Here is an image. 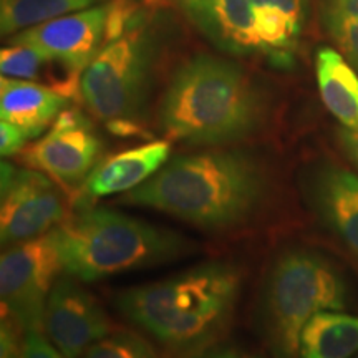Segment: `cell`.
<instances>
[{
	"instance_id": "cell-1",
	"label": "cell",
	"mask_w": 358,
	"mask_h": 358,
	"mask_svg": "<svg viewBox=\"0 0 358 358\" xmlns=\"http://www.w3.org/2000/svg\"><path fill=\"white\" fill-rule=\"evenodd\" d=\"M271 192L256 156L208 150L176 156L124 196V203L166 213L204 231H232L254 221Z\"/></svg>"
},
{
	"instance_id": "cell-2",
	"label": "cell",
	"mask_w": 358,
	"mask_h": 358,
	"mask_svg": "<svg viewBox=\"0 0 358 358\" xmlns=\"http://www.w3.org/2000/svg\"><path fill=\"white\" fill-rule=\"evenodd\" d=\"M243 277L231 262H204L166 279L124 289L116 308L174 355L217 343L239 299Z\"/></svg>"
},
{
	"instance_id": "cell-3",
	"label": "cell",
	"mask_w": 358,
	"mask_h": 358,
	"mask_svg": "<svg viewBox=\"0 0 358 358\" xmlns=\"http://www.w3.org/2000/svg\"><path fill=\"white\" fill-rule=\"evenodd\" d=\"M267 101L239 65L196 55L174 71L161 101L159 120L174 140L191 145H231L266 122Z\"/></svg>"
},
{
	"instance_id": "cell-4",
	"label": "cell",
	"mask_w": 358,
	"mask_h": 358,
	"mask_svg": "<svg viewBox=\"0 0 358 358\" xmlns=\"http://www.w3.org/2000/svg\"><path fill=\"white\" fill-rule=\"evenodd\" d=\"M50 236L65 274L82 282L163 266L194 250L179 232L108 208L66 216Z\"/></svg>"
},
{
	"instance_id": "cell-5",
	"label": "cell",
	"mask_w": 358,
	"mask_h": 358,
	"mask_svg": "<svg viewBox=\"0 0 358 358\" xmlns=\"http://www.w3.org/2000/svg\"><path fill=\"white\" fill-rule=\"evenodd\" d=\"M350 292L334 262L310 249L282 250L264 277L256 307L259 337L274 358H299L302 329L315 313L345 310Z\"/></svg>"
},
{
	"instance_id": "cell-6",
	"label": "cell",
	"mask_w": 358,
	"mask_h": 358,
	"mask_svg": "<svg viewBox=\"0 0 358 358\" xmlns=\"http://www.w3.org/2000/svg\"><path fill=\"white\" fill-rule=\"evenodd\" d=\"M153 37L136 13L127 30L103 43L80 80V96L90 113L118 134L133 131L131 118L145 101L153 70Z\"/></svg>"
},
{
	"instance_id": "cell-7",
	"label": "cell",
	"mask_w": 358,
	"mask_h": 358,
	"mask_svg": "<svg viewBox=\"0 0 358 358\" xmlns=\"http://www.w3.org/2000/svg\"><path fill=\"white\" fill-rule=\"evenodd\" d=\"M64 271L50 232L8 245L0 257L2 319L22 332H43L48 295Z\"/></svg>"
},
{
	"instance_id": "cell-8",
	"label": "cell",
	"mask_w": 358,
	"mask_h": 358,
	"mask_svg": "<svg viewBox=\"0 0 358 358\" xmlns=\"http://www.w3.org/2000/svg\"><path fill=\"white\" fill-rule=\"evenodd\" d=\"M0 189V239L6 248L48 234L66 219L64 196L42 171L3 161Z\"/></svg>"
},
{
	"instance_id": "cell-9",
	"label": "cell",
	"mask_w": 358,
	"mask_h": 358,
	"mask_svg": "<svg viewBox=\"0 0 358 358\" xmlns=\"http://www.w3.org/2000/svg\"><path fill=\"white\" fill-rule=\"evenodd\" d=\"M101 140L80 110H64L45 136L19 153L22 164L64 186L83 185L100 163Z\"/></svg>"
},
{
	"instance_id": "cell-10",
	"label": "cell",
	"mask_w": 358,
	"mask_h": 358,
	"mask_svg": "<svg viewBox=\"0 0 358 358\" xmlns=\"http://www.w3.org/2000/svg\"><path fill=\"white\" fill-rule=\"evenodd\" d=\"M110 3L85 8L15 34L10 43L34 47L70 77L82 75L105 42Z\"/></svg>"
},
{
	"instance_id": "cell-11",
	"label": "cell",
	"mask_w": 358,
	"mask_h": 358,
	"mask_svg": "<svg viewBox=\"0 0 358 358\" xmlns=\"http://www.w3.org/2000/svg\"><path fill=\"white\" fill-rule=\"evenodd\" d=\"M111 332L105 308L69 274L58 277L48 295L43 334L66 358H80Z\"/></svg>"
},
{
	"instance_id": "cell-12",
	"label": "cell",
	"mask_w": 358,
	"mask_h": 358,
	"mask_svg": "<svg viewBox=\"0 0 358 358\" xmlns=\"http://www.w3.org/2000/svg\"><path fill=\"white\" fill-rule=\"evenodd\" d=\"M307 199L319 221L358 257V176L334 164L307 174Z\"/></svg>"
},
{
	"instance_id": "cell-13",
	"label": "cell",
	"mask_w": 358,
	"mask_h": 358,
	"mask_svg": "<svg viewBox=\"0 0 358 358\" xmlns=\"http://www.w3.org/2000/svg\"><path fill=\"white\" fill-rule=\"evenodd\" d=\"M185 15L217 48L234 55H261L256 0H176Z\"/></svg>"
},
{
	"instance_id": "cell-14",
	"label": "cell",
	"mask_w": 358,
	"mask_h": 358,
	"mask_svg": "<svg viewBox=\"0 0 358 358\" xmlns=\"http://www.w3.org/2000/svg\"><path fill=\"white\" fill-rule=\"evenodd\" d=\"M169 153V141H151L100 159L82 185L85 199L129 192L158 173L168 163Z\"/></svg>"
},
{
	"instance_id": "cell-15",
	"label": "cell",
	"mask_w": 358,
	"mask_h": 358,
	"mask_svg": "<svg viewBox=\"0 0 358 358\" xmlns=\"http://www.w3.org/2000/svg\"><path fill=\"white\" fill-rule=\"evenodd\" d=\"M69 98L48 85L2 77L0 116L24 129L29 138H38L64 111Z\"/></svg>"
},
{
	"instance_id": "cell-16",
	"label": "cell",
	"mask_w": 358,
	"mask_h": 358,
	"mask_svg": "<svg viewBox=\"0 0 358 358\" xmlns=\"http://www.w3.org/2000/svg\"><path fill=\"white\" fill-rule=\"evenodd\" d=\"M307 0H256V37L262 55L287 64L297 48Z\"/></svg>"
},
{
	"instance_id": "cell-17",
	"label": "cell",
	"mask_w": 358,
	"mask_h": 358,
	"mask_svg": "<svg viewBox=\"0 0 358 358\" xmlns=\"http://www.w3.org/2000/svg\"><path fill=\"white\" fill-rule=\"evenodd\" d=\"M317 83L327 110L343 128L358 129V73L342 53L319 48L315 57Z\"/></svg>"
},
{
	"instance_id": "cell-18",
	"label": "cell",
	"mask_w": 358,
	"mask_h": 358,
	"mask_svg": "<svg viewBox=\"0 0 358 358\" xmlns=\"http://www.w3.org/2000/svg\"><path fill=\"white\" fill-rule=\"evenodd\" d=\"M358 353V317L342 310L319 312L299 340V358H352Z\"/></svg>"
},
{
	"instance_id": "cell-19",
	"label": "cell",
	"mask_w": 358,
	"mask_h": 358,
	"mask_svg": "<svg viewBox=\"0 0 358 358\" xmlns=\"http://www.w3.org/2000/svg\"><path fill=\"white\" fill-rule=\"evenodd\" d=\"M103 0H0L2 35L19 34L45 22L100 6Z\"/></svg>"
},
{
	"instance_id": "cell-20",
	"label": "cell",
	"mask_w": 358,
	"mask_h": 358,
	"mask_svg": "<svg viewBox=\"0 0 358 358\" xmlns=\"http://www.w3.org/2000/svg\"><path fill=\"white\" fill-rule=\"evenodd\" d=\"M80 358H159L140 335L120 330L93 343Z\"/></svg>"
},
{
	"instance_id": "cell-21",
	"label": "cell",
	"mask_w": 358,
	"mask_h": 358,
	"mask_svg": "<svg viewBox=\"0 0 358 358\" xmlns=\"http://www.w3.org/2000/svg\"><path fill=\"white\" fill-rule=\"evenodd\" d=\"M327 32L335 40L340 53L358 71V19L324 13Z\"/></svg>"
},
{
	"instance_id": "cell-22",
	"label": "cell",
	"mask_w": 358,
	"mask_h": 358,
	"mask_svg": "<svg viewBox=\"0 0 358 358\" xmlns=\"http://www.w3.org/2000/svg\"><path fill=\"white\" fill-rule=\"evenodd\" d=\"M22 358H66L53 343L45 337L43 332L24 334V342H22Z\"/></svg>"
},
{
	"instance_id": "cell-23",
	"label": "cell",
	"mask_w": 358,
	"mask_h": 358,
	"mask_svg": "<svg viewBox=\"0 0 358 358\" xmlns=\"http://www.w3.org/2000/svg\"><path fill=\"white\" fill-rule=\"evenodd\" d=\"M24 334L10 320L2 319V329H0V358H22V342Z\"/></svg>"
},
{
	"instance_id": "cell-24",
	"label": "cell",
	"mask_w": 358,
	"mask_h": 358,
	"mask_svg": "<svg viewBox=\"0 0 358 358\" xmlns=\"http://www.w3.org/2000/svg\"><path fill=\"white\" fill-rule=\"evenodd\" d=\"M29 140L30 138L27 136L24 129L2 120L0 123V153L2 156L19 155Z\"/></svg>"
},
{
	"instance_id": "cell-25",
	"label": "cell",
	"mask_w": 358,
	"mask_h": 358,
	"mask_svg": "<svg viewBox=\"0 0 358 358\" xmlns=\"http://www.w3.org/2000/svg\"><path fill=\"white\" fill-rule=\"evenodd\" d=\"M186 358H243L239 350L231 343H214V345L204 348L194 355Z\"/></svg>"
},
{
	"instance_id": "cell-26",
	"label": "cell",
	"mask_w": 358,
	"mask_h": 358,
	"mask_svg": "<svg viewBox=\"0 0 358 358\" xmlns=\"http://www.w3.org/2000/svg\"><path fill=\"white\" fill-rule=\"evenodd\" d=\"M324 13L358 19V0H325Z\"/></svg>"
},
{
	"instance_id": "cell-27",
	"label": "cell",
	"mask_w": 358,
	"mask_h": 358,
	"mask_svg": "<svg viewBox=\"0 0 358 358\" xmlns=\"http://www.w3.org/2000/svg\"><path fill=\"white\" fill-rule=\"evenodd\" d=\"M338 140L340 145L343 148V151H345V155L358 168V129L342 128L338 131Z\"/></svg>"
},
{
	"instance_id": "cell-28",
	"label": "cell",
	"mask_w": 358,
	"mask_h": 358,
	"mask_svg": "<svg viewBox=\"0 0 358 358\" xmlns=\"http://www.w3.org/2000/svg\"><path fill=\"white\" fill-rule=\"evenodd\" d=\"M243 358H264V357L257 355V353H249V355H244Z\"/></svg>"
},
{
	"instance_id": "cell-29",
	"label": "cell",
	"mask_w": 358,
	"mask_h": 358,
	"mask_svg": "<svg viewBox=\"0 0 358 358\" xmlns=\"http://www.w3.org/2000/svg\"><path fill=\"white\" fill-rule=\"evenodd\" d=\"M355 358H358V353H357V355H355Z\"/></svg>"
}]
</instances>
